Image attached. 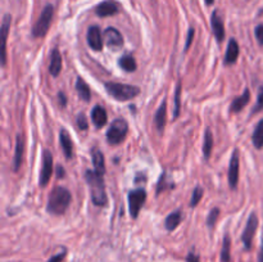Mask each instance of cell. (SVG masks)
<instances>
[{
	"instance_id": "obj_12",
	"label": "cell",
	"mask_w": 263,
	"mask_h": 262,
	"mask_svg": "<svg viewBox=\"0 0 263 262\" xmlns=\"http://www.w3.org/2000/svg\"><path fill=\"white\" fill-rule=\"evenodd\" d=\"M120 10V5L115 2V0H105L102 2L100 4L97 5L95 8V13L99 17H109V15L117 14Z\"/></svg>"
},
{
	"instance_id": "obj_10",
	"label": "cell",
	"mask_w": 263,
	"mask_h": 262,
	"mask_svg": "<svg viewBox=\"0 0 263 262\" xmlns=\"http://www.w3.org/2000/svg\"><path fill=\"white\" fill-rule=\"evenodd\" d=\"M103 39H104V44H107L109 48L118 50L123 46V38L121 35L120 31L115 27H108L103 32Z\"/></svg>"
},
{
	"instance_id": "obj_29",
	"label": "cell",
	"mask_w": 263,
	"mask_h": 262,
	"mask_svg": "<svg viewBox=\"0 0 263 262\" xmlns=\"http://www.w3.org/2000/svg\"><path fill=\"white\" fill-rule=\"evenodd\" d=\"M180 97H181V82H179L176 86V91H175V109H174V117L177 118L180 115Z\"/></svg>"
},
{
	"instance_id": "obj_11",
	"label": "cell",
	"mask_w": 263,
	"mask_h": 262,
	"mask_svg": "<svg viewBox=\"0 0 263 262\" xmlns=\"http://www.w3.org/2000/svg\"><path fill=\"white\" fill-rule=\"evenodd\" d=\"M103 43H104V39H103L100 28L98 26H91L87 31V44H89V46L92 50L100 51L103 49Z\"/></svg>"
},
{
	"instance_id": "obj_36",
	"label": "cell",
	"mask_w": 263,
	"mask_h": 262,
	"mask_svg": "<svg viewBox=\"0 0 263 262\" xmlns=\"http://www.w3.org/2000/svg\"><path fill=\"white\" fill-rule=\"evenodd\" d=\"M256 38L258 40V43L263 45V23H259L256 27Z\"/></svg>"
},
{
	"instance_id": "obj_21",
	"label": "cell",
	"mask_w": 263,
	"mask_h": 262,
	"mask_svg": "<svg viewBox=\"0 0 263 262\" xmlns=\"http://www.w3.org/2000/svg\"><path fill=\"white\" fill-rule=\"evenodd\" d=\"M249 100H251V91H249L248 89H246L243 95H240V97L235 98V99L233 100V103H231L230 105V110L233 113H239L240 110H243V108L246 107L247 104H248Z\"/></svg>"
},
{
	"instance_id": "obj_30",
	"label": "cell",
	"mask_w": 263,
	"mask_h": 262,
	"mask_svg": "<svg viewBox=\"0 0 263 262\" xmlns=\"http://www.w3.org/2000/svg\"><path fill=\"white\" fill-rule=\"evenodd\" d=\"M203 189L200 186H197L194 189V192H193V195H192V199H190V207L194 208L197 207L198 203L200 202V199H202L203 197Z\"/></svg>"
},
{
	"instance_id": "obj_25",
	"label": "cell",
	"mask_w": 263,
	"mask_h": 262,
	"mask_svg": "<svg viewBox=\"0 0 263 262\" xmlns=\"http://www.w3.org/2000/svg\"><path fill=\"white\" fill-rule=\"evenodd\" d=\"M118 64H120L121 68L125 69L126 72H134L136 68H138V64H136L135 58H134L131 54H125V55L121 57Z\"/></svg>"
},
{
	"instance_id": "obj_38",
	"label": "cell",
	"mask_w": 263,
	"mask_h": 262,
	"mask_svg": "<svg viewBox=\"0 0 263 262\" xmlns=\"http://www.w3.org/2000/svg\"><path fill=\"white\" fill-rule=\"evenodd\" d=\"M186 262H200V261H199V257H198L197 254L193 253V252H190L186 257Z\"/></svg>"
},
{
	"instance_id": "obj_42",
	"label": "cell",
	"mask_w": 263,
	"mask_h": 262,
	"mask_svg": "<svg viewBox=\"0 0 263 262\" xmlns=\"http://www.w3.org/2000/svg\"><path fill=\"white\" fill-rule=\"evenodd\" d=\"M213 2H215V0H205V3H207L208 5H212Z\"/></svg>"
},
{
	"instance_id": "obj_22",
	"label": "cell",
	"mask_w": 263,
	"mask_h": 262,
	"mask_svg": "<svg viewBox=\"0 0 263 262\" xmlns=\"http://www.w3.org/2000/svg\"><path fill=\"white\" fill-rule=\"evenodd\" d=\"M92 157V163H94V171L98 172L99 175L104 176L105 174V162H104V156H103L102 152L98 148H95L91 152Z\"/></svg>"
},
{
	"instance_id": "obj_33",
	"label": "cell",
	"mask_w": 263,
	"mask_h": 262,
	"mask_svg": "<svg viewBox=\"0 0 263 262\" xmlns=\"http://www.w3.org/2000/svg\"><path fill=\"white\" fill-rule=\"evenodd\" d=\"M263 109V85L259 87V92H258V100H257L256 107L253 108V113L259 112V110Z\"/></svg>"
},
{
	"instance_id": "obj_32",
	"label": "cell",
	"mask_w": 263,
	"mask_h": 262,
	"mask_svg": "<svg viewBox=\"0 0 263 262\" xmlns=\"http://www.w3.org/2000/svg\"><path fill=\"white\" fill-rule=\"evenodd\" d=\"M77 126H79L81 130H87V127H89V123H87L86 116H85L84 113H80V115L77 116Z\"/></svg>"
},
{
	"instance_id": "obj_28",
	"label": "cell",
	"mask_w": 263,
	"mask_h": 262,
	"mask_svg": "<svg viewBox=\"0 0 263 262\" xmlns=\"http://www.w3.org/2000/svg\"><path fill=\"white\" fill-rule=\"evenodd\" d=\"M230 247H231L230 236L226 235L225 238H223V246H222V251H221V259H222V262H230Z\"/></svg>"
},
{
	"instance_id": "obj_40",
	"label": "cell",
	"mask_w": 263,
	"mask_h": 262,
	"mask_svg": "<svg viewBox=\"0 0 263 262\" xmlns=\"http://www.w3.org/2000/svg\"><path fill=\"white\" fill-rule=\"evenodd\" d=\"M57 172H58V177H64V169L62 166L57 167Z\"/></svg>"
},
{
	"instance_id": "obj_24",
	"label": "cell",
	"mask_w": 263,
	"mask_h": 262,
	"mask_svg": "<svg viewBox=\"0 0 263 262\" xmlns=\"http://www.w3.org/2000/svg\"><path fill=\"white\" fill-rule=\"evenodd\" d=\"M76 90H77V94L79 97L81 98L84 102H89L91 99V91H90V87L81 77H79L76 81Z\"/></svg>"
},
{
	"instance_id": "obj_41",
	"label": "cell",
	"mask_w": 263,
	"mask_h": 262,
	"mask_svg": "<svg viewBox=\"0 0 263 262\" xmlns=\"http://www.w3.org/2000/svg\"><path fill=\"white\" fill-rule=\"evenodd\" d=\"M258 262H263V241H262V247H261V251H259V256H258Z\"/></svg>"
},
{
	"instance_id": "obj_39",
	"label": "cell",
	"mask_w": 263,
	"mask_h": 262,
	"mask_svg": "<svg viewBox=\"0 0 263 262\" xmlns=\"http://www.w3.org/2000/svg\"><path fill=\"white\" fill-rule=\"evenodd\" d=\"M58 98H59V103H61L62 107H66V104H67V98H66V94H64V92H59V94H58Z\"/></svg>"
},
{
	"instance_id": "obj_14",
	"label": "cell",
	"mask_w": 263,
	"mask_h": 262,
	"mask_svg": "<svg viewBox=\"0 0 263 262\" xmlns=\"http://www.w3.org/2000/svg\"><path fill=\"white\" fill-rule=\"evenodd\" d=\"M10 22H12V17L10 14H5L3 17L2 22V63L3 66H5V62H7V39H8V32H9L10 28Z\"/></svg>"
},
{
	"instance_id": "obj_26",
	"label": "cell",
	"mask_w": 263,
	"mask_h": 262,
	"mask_svg": "<svg viewBox=\"0 0 263 262\" xmlns=\"http://www.w3.org/2000/svg\"><path fill=\"white\" fill-rule=\"evenodd\" d=\"M213 149V135L212 131L210 128L205 130L204 134V143H203V154H204V158L208 159L211 157Z\"/></svg>"
},
{
	"instance_id": "obj_20",
	"label": "cell",
	"mask_w": 263,
	"mask_h": 262,
	"mask_svg": "<svg viewBox=\"0 0 263 262\" xmlns=\"http://www.w3.org/2000/svg\"><path fill=\"white\" fill-rule=\"evenodd\" d=\"M62 64H63V62H62L61 53H59V50L57 48L53 49L50 55V64H49V72H50L51 76L57 77L61 73Z\"/></svg>"
},
{
	"instance_id": "obj_17",
	"label": "cell",
	"mask_w": 263,
	"mask_h": 262,
	"mask_svg": "<svg viewBox=\"0 0 263 262\" xmlns=\"http://www.w3.org/2000/svg\"><path fill=\"white\" fill-rule=\"evenodd\" d=\"M91 120L92 123H94L98 128L103 127V126H105V123H107L108 121L107 110H105L102 105H95L91 110Z\"/></svg>"
},
{
	"instance_id": "obj_27",
	"label": "cell",
	"mask_w": 263,
	"mask_h": 262,
	"mask_svg": "<svg viewBox=\"0 0 263 262\" xmlns=\"http://www.w3.org/2000/svg\"><path fill=\"white\" fill-rule=\"evenodd\" d=\"M252 140H253L254 146L257 149L263 148V118L258 122L256 130H254L253 136H252Z\"/></svg>"
},
{
	"instance_id": "obj_1",
	"label": "cell",
	"mask_w": 263,
	"mask_h": 262,
	"mask_svg": "<svg viewBox=\"0 0 263 262\" xmlns=\"http://www.w3.org/2000/svg\"><path fill=\"white\" fill-rule=\"evenodd\" d=\"M85 180L87 181V185L90 188V194H91V200L98 207H105L108 203L107 192H105L104 179L102 175L98 172L87 170L85 174Z\"/></svg>"
},
{
	"instance_id": "obj_35",
	"label": "cell",
	"mask_w": 263,
	"mask_h": 262,
	"mask_svg": "<svg viewBox=\"0 0 263 262\" xmlns=\"http://www.w3.org/2000/svg\"><path fill=\"white\" fill-rule=\"evenodd\" d=\"M194 35H195L194 28H189V31H187V38H186V45H185V50H187V49L190 48V45H192V43H193V39H194Z\"/></svg>"
},
{
	"instance_id": "obj_16",
	"label": "cell",
	"mask_w": 263,
	"mask_h": 262,
	"mask_svg": "<svg viewBox=\"0 0 263 262\" xmlns=\"http://www.w3.org/2000/svg\"><path fill=\"white\" fill-rule=\"evenodd\" d=\"M23 152H25V140H23L22 135H20V134H18L17 141H15L14 159H13V170H14V172H17L18 170L21 169V166H22Z\"/></svg>"
},
{
	"instance_id": "obj_4",
	"label": "cell",
	"mask_w": 263,
	"mask_h": 262,
	"mask_svg": "<svg viewBox=\"0 0 263 262\" xmlns=\"http://www.w3.org/2000/svg\"><path fill=\"white\" fill-rule=\"evenodd\" d=\"M127 131L128 125L126 122V120L117 118L116 121H113V123L109 126V128L107 131L108 143L112 144V145H118V144L123 143L126 136H127Z\"/></svg>"
},
{
	"instance_id": "obj_31",
	"label": "cell",
	"mask_w": 263,
	"mask_h": 262,
	"mask_svg": "<svg viewBox=\"0 0 263 262\" xmlns=\"http://www.w3.org/2000/svg\"><path fill=\"white\" fill-rule=\"evenodd\" d=\"M218 215H220V208H217V207L213 208V210L211 211L210 215H208V217H207V225L210 226L211 229H212L213 226L216 225V221H217Z\"/></svg>"
},
{
	"instance_id": "obj_37",
	"label": "cell",
	"mask_w": 263,
	"mask_h": 262,
	"mask_svg": "<svg viewBox=\"0 0 263 262\" xmlns=\"http://www.w3.org/2000/svg\"><path fill=\"white\" fill-rule=\"evenodd\" d=\"M64 257H66V251H62L61 253L55 254V256L51 257L48 262H63Z\"/></svg>"
},
{
	"instance_id": "obj_15",
	"label": "cell",
	"mask_w": 263,
	"mask_h": 262,
	"mask_svg": "<svg viewBox=\"0 0 263 262\" xmlns=\"http://www.w3.org/2000/svg\"><path fill=\"white\" fill-rule=\"evenodd\" d=\"M166 118H167V102L166 99L162 102V104L159 105V108L157 109L156 115H154V125H156L157 131L159 134H162L166 127Z\"/></svg>"
},
{
	"instance_id": "obj_8",
	"label": "cell",
	"mask_w": 263,
	"mask_h": 262,
	"mask_svg": "<svg viewBox=\"0 0 263 262\" xmlns=\"http://www.w3.org/2000/svg\"><path fill=\"white\" fill-rule=\"evenodd\" d=\"M51 174H53V156L49 151H44L43 153V169L40 172V186H46L49 184Z\"/></svg>"
},
{
	"instance_id": "obj_34",
	"label": "cell",
	"mask_w": 263,
	"mask_h": 262,
	"mask_svg": "<svg viewBox=\"0 0 263 262\" xmlns=\"http://www.w3.org/2000/svg\"><path fill=\"white\" fill-rule=\"evenodd\" d=\"M166 179H167V175H166V174L162 175L161 179H159L158 185H157V193H158V194H161V193L163 192V190L167 189V181H166Z\"/></svg>"
},
{
	"instance_id": "obj_6",
	"label": "cell",
	"mask_w": 263,
	"mask_h": 262,
	"mask_svg": "<svg viewBox=\"0 0 263 262\" xmlns=\"http://www.w3.org/2000/svg\"><path fill=\"white\" fill-rule=\"evenodd\" d=\"M145 200L146 192L144 189H135L128 193V210H130L131 217H138Z\"/></svg>"
},
{
	"instance_id": "obj_2",
	"label": "cell",
	"mask_w": 263,
	"mask_h": 262,
	"mask_svg": "<svg viewBox=\"0 0 263 262\" xmlns=\"http://www.w3.org/2000/svg\"><path fill=\"white\" fill-rule=\"evenodd\" d=\"M71 199L72 197L68 189H66L63 186L54 188L50 194H49L46 210L51 215H63L67 211V208L69 207Z\"/></svg>"
},
{
	"instance_id": "obj_19",
	"label": "cell",
	"mask_w": 263,
	"mask_h": 262,
	"mask_svg": "<svg viewBox=\"0 0 263 262\" xmlns=\"http://www.w3.org/2000/svg\"><path fill=\"white\" fill-rule=\"evenodd\" d=\"M239 58V44L235 39H230L229 40L228 50H226L225 54V64L230 66V64H234Z\"/></svg>"
},
{
	"instance_id": "obj_18",
	"label": "cell",
	"mask_w": 263,
	"mask_h": 262,
	"mask_svg": "<svg viewBox=\"0 0 263 262\" xmlns=\"http://www.w3.org/2000/svg\"><path fill=\"white\" fill-rule=\"evenodd\" d=\"M59 141H61V146L64 152V156L67 158H72L73 156V145H72L71 136H69L68 131L66 128H62L59 133Z\"/></svg>"
},
{
	"instance_id": "obj_7",
	"label": "cell",
	"mask_w": 263,
	"mask_h": 262,
	"mask_svg": "<svg viewBox=\"0 0 263 262\" xmlns=\"http://www.w3.org/2000/svg\"><path fill=\"white\" fill-rule=\"evenodd\" d=\"M257 229H258V217H257L256 213L253 212L249 216L248 221H247L246 229H244L243 231V235H241V240H243L246 249L252 248V243H253V238Z\"/></svg>"
},
{
	"instance_id": "obj_13",
	"label": "cell",
	"mask_w": 263,
	"mask_h": 262,
	"mask_svg": "<svg viewBox=\"0 0 263 262\" xmlns=\"http://www.w3.org/2000/svg\"><path fill=\"white\" fill-rule=\"evenodd\" d=\"M211 25H212V31L215 38L217 39L218 43H222L225 39V25H223L222 18L220 17L217 10H215L211 18Z\"/></svg>"
},
{
	"instance_id": "obj_23",
	"label": "cell",
	"mask_w": 263,
	"mask_h": 262,
	"mask_svg": "<svg viewBox=\"0 0 263 262\" xmlns=\"http://www.w3.org/2000/svg\"><path fill=\"white\" fill-rule=\"evenodd\" d=\"M182 220V215H181V211L177 210L174 211L172 213H170L168 216L166 217V221H164V226L168 231H174L177 226L180 225Z\"/></svg>"
},
{
	"instance_id": "obj_5",
	"label": "cell",
	"mask_w": 263,
	"mask_h": 262,
	"mask_svg": "<svg viewBox=\"0 0 263 262\" xmlns=\"http://www.w3.org/2000/svg\"><path fill=\"white\" fill-rule=\"evenodd\" d=\"M54 15V8L51 4L45 5V8L41 12L40 17L36 21L35 26L32 28V36L33 38H44L46 35V32L49 31L50 27V23L53 21Z\"/></svg>"
},
{
	"instance_id": "obj_9",
	"label": "cell",
	"mask_w": 263,
	"mask_h": 262,
	"mask_svg": "<svg viewBox=\"0 0 263 262\" xmlns=\"http://www.w3.org/2000/svg\"><path fill=\"white\" fill-rule=\"evenodd\" d=\"M239 170H240V162H239V149L233 152L229 166V184L231 189H236L239 182Z\"/></svg>"
},
{
	"instance_id": "obj_3",
	"label": "cell",
	"mask_w": 263,
	"mask_h": 262,
	"mask_svg": "<svg viewBox=\"0 0 263 262\" xmlns=\"http://www.w3.org/2000/svg\"><path fill=\"white\" fill-rule=\"evenodd\" d=\"M105 89L120 102H126V100L134 99L140 94V89L138 86H133V85L126 84H118V82H105Z\"/></svg>"
}]
</instances>
